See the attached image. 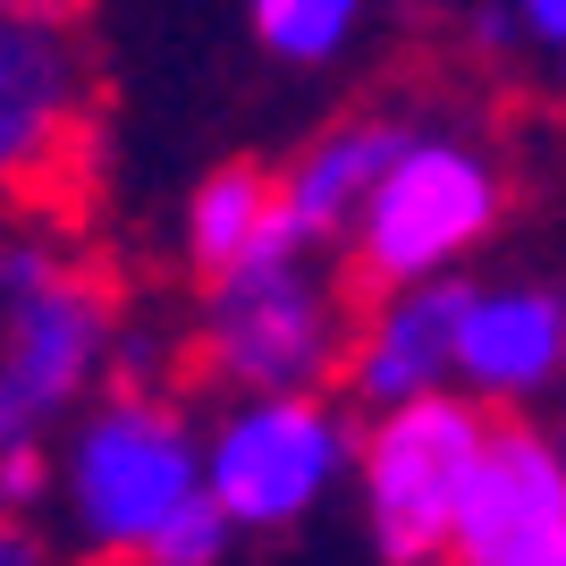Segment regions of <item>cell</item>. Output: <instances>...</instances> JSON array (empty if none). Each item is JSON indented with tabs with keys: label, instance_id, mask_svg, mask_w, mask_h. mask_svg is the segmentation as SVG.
I'll use <instances>...</instances> for the list:
<instances>
[{
	"label": "cell",
	"instance_id": "1",
	"mask_svg": "<svg viewBox=\"0 0 566 566\" xmlns=\"http://www.w3.org/2000/svg\"><path fill=\"white\" fill-rule=\"evenodd\" d=\"M127 296L76 229L0 212V423L60 431L111 389Z\"/></svg>",
	"mask_w": 566,
	"mask_h": 566
},
{
	"label": "cell",
	"instance_id": "2",
	"mask_svg": "<svg viewBox=\"0 0 566 566\" xmlns=\"http://www.w3.org/2000/svg\"><path fill=\"white\" fill-rule=\"evenodd\" d=\"M355 271L305 237H271L254 254L195 287V380L220 398L245 389H338L355 338Z\"/></svg>",
	"mask_w": 566,
	"mask_h": 566
},
{
	"label": "cell",
	"instance_id": "3",
	"mask_svg": "<svg viewBox=\"0 0 566 566\" xmlns=\"http://www.w3.org/2000/svg\"><path fill=\"white\" fill-rule=\"evenodd\" d=\"M203 491V431L187 423L178 389H102L60 431L51 507L69 516V542L102 566H144V549Z\"/></svg>",
	"mask_w": 566,
	"mask_h": 566
},
{
	"label": "cell",
	"instance_id": "4",
	"mask_svg": "<svg viewBox=\"0 0 566 566\" xmlns=\"http://www.w3.org/2000/svg\"><path fill=\"white\" fill-rule=\"evenodd\" d=\"M364 406L347 389H245L203 423V482L237 533H296V524L355 482Z\"/></svg>",
	"mask_w": 566,
	"mask_h": 566
},
{
	"label": "cell",
	"instance_id": "5",
	"mask_svg": "<svg viewBox=\"0 0 566 566\" xmlns=\"http://www.w3.org/2000/svg\"><path fill=\"white\" fill-rule=\"evenodd\" d=\"M491 415L499 406H482L473 389H431V398L364 415L355 507H364L380 566H449L457 507H465L473 457L491 440Z\"/></svg>",
	"mask_w": 566,
	"mask_h": 566
},
{
	"label": "cell",
	"instance_id": "6",
	"mask_svg": "<svg viewBox=\"0 0 566 566\" xmlns=\"http://www.w3.org/2000/svg\"><path fill=\"white\" fill-rule=\"evenodd\" d=\"M499 212H507V178H499L491 144L423 118L415 144L389 161V178L373 187L364 220H355L347 271L364 296L373 287H406V280H440L499 229Z\"/></svg>",
	"mask_w": 566,
	"mask_h": 566
},
{
	"label": "cell",
	"instance_id": "7",
	"mask_svg": "<svg viewBox=\"0 0 566 566\" xmlns=\"http://www.w3.org/2000/svg\"><path fill=\"white\" fill-rule=\"evenodd\" d=\"M94 136V51L60 9L0 18V212L51 203Z\"/></svg>",
	"mask_w": 566,
	"mask_h": 566
},
{
	"label": "cell",
	"instance_id": "8",
	"mask_svg": "<svg viewBox=\"0 0 566 566\" xmlns=\"http://www.w3.org/2000/svg\"><path fill=\"white\" fill-rule=\"evenodd\" d=\"M465 287L473 280H457V271H440V280H406V287H373L364 313H355L338 389H347L364 415L406 406V398H431V389H457Z\"/></svg>",
	"mask_w": 566,
	"mask_h": 566
},
{
	"label": "cell",
	"instance_id": "9",
	"mask_svg": "<svg viewBox=\"0 0 566 566\" xmlns=\"http://www.w3.org/2000/svg\"><path fill=\"white\" fill-rule=\"evenodd\" d=\"M566 524V449L533 415H491V440L473 457L465 507H457L449 566H516L524 549Z\"/></svg>",
	"mask_w": 566,
	"mask_h": 566
},
{
	"label": "cell",
	"instance_id": "10",
	"mask_svg": "<svg viewBox=\"0 0 566 566\" xmlns=\"http://www.w3.org/2000/svg\"><path fill=\"white\" fill-rule=\"evenodd\" d=\"M415 127H423L415 111H347V118H331L313 144H296V153L280 161V220H287V237H305V245H322V254L347 262L355 220H364L373 187L389 178V161L415 144Z\"/></svg>",
	"mask_w": 566,
	"mask_h": 566
},
{
	"label": "cell",
	"instance_id": "11",
	"mask_svg": "<svg viewBox=\"0 0 566 566\" xmlns=\"http://www.w3.org/2000/svg\"><path fill=\"white\" fill-rule=\"evenodd\" d=\"M566 380V305L558 287H465V331H457V389H473L482 406L516 415V406L558 398Z\"/></svg>",
	"mask_w": 566,
	"mask_h": 566
},
{
	"label": "cell",
	"instance_id": "12",
	"mask_svg": "<svg viewBox=\"0 0 566 566\" xmlns=\"http://www.w3.org/2000/svg\"><path fill=\"white\" fill-rule=\"evenodd\" d=\"M287 220H280V169L262 161H220L195 178L187 212H178V262H187V280H220V271H237V262L254 254V245H271Z\"/></svg>",
	"mask_w": 566,
	"mask_h": 566
},
{
	"label": "cell",
	"instance_id": "13",
	"mask_svg": "<svg viewBox=\"0 0 566 566\" xmlns=\"http://www.w3.org/2000/svg\"><path fill=\"white\" fill-rule=\"evenodd\" d=\"M373 18V0H245V25H254V43L280 60V69H338L355 51Z\"/></svg>",
	"mask_w": 566,
	"mask_h": 566
},
{
	"label": "cell",
	"instance_id": "14",
	"mask_svg": "<svg viewBox=\"0 0 566 566\" xmlns=\"http://www.w3.org/2000/svg\"><path fill=\"white\" fill-rule=\"evenodd\" d=\"M60 491V440L0 423V516H43Z\"/></svg>",
	"mask_w": 566,
	"mask_h": 566
},
{
	"label": "cell",
	"instance_id": "15",
	"mask_svg": "<svg viewBox=\"0 0 566 566\" xmlns=\"http://www.w3.org/2000/svg\"><path fill=\"white\" fill-rule=\"evenodd\" d=\"M178 373H195V347L161 331V322H118V347H111V389H178Z\"/></svg>",
	"mask_w": 566,
	"mask_h": 566
},
{
	"label": "cell",
	"instance_id": "16",
	"mask_svg": "<svg viewBox=\"0 0 566 566\" xmlns=\"http://www.w3.org/2000/svg\"><path fill=\"white\" fill-rule=\"evenodd\" d=\"M229 542H245V533H237V524H229V507H220V499L203 491V499L187 507V516H178V524L161 533V542L144 549V566H220V558H229Z\"/></svg>",
	"mask_w": 566,
	"mask_h": 566
},
{
	"label": "cell",
	"instance_id": "17",
	"mask_svg": "<svg viewBox=\"0 0 566 566\" xmlns=\"http://www.w3.org/2000/svg\"><path fill=\"white\" fill-rule=\"evenodd\" d=\"M516 43H524V18H516V0H482V9H473V51L507 60Z\"/></svg>",
	"mask_w": 566,
	"mask_h": 566
},
{
	"label": "cell",
	"instance_id": "18",
	"mask_svg": "<svg viewBox=\"0 0 566 566\" xmlns=\"http://www.w3.org/2000/svg\"><path fill=\"white\" fill-rule=\"evenodd\" d=\"M0 566H60L34 516H0Z\"/></svg>",
	"mask_w": 566,
	"mask_h": 566
},
{
	"label": "cell",
	"instance_id": "19",
	"mask_svg": "<svg viewBox=\"0 0 566 566\" xmlns=\"http://www.w3.org/2000/svg\"><path fill=\"white\" fill-rule=\"evenodd\" d=\"M516 18H524V43H566V0H516Z\"/></svg>",
	"mask_w": 566,
	"mask_h": 566
},
{
	"label": "cell",
	"instance_id": "20",
	"mask_svg": "<svg viewBox=\"0 0 566 566\" xmlns=\"http://www.w3.org/2000/svg\"><path fill=\"white\" fill-rule=\"evenodd\" d=\"M516 566H566V524H558V533H542V542L524 549V558H516Z\"/></svg>",
	"mask_w": 566,
	"mask_h": 566
},
{
	"label": "cell",
	"instance_id": "21",
	"mask_svg": "<svg viewBox=\"0 0 566 566\" xmlns=\"http://www.w3.org/2000/svg\"><path fill=\"white\" fill-rule=\"evenodd\" d=\"M549 431H558V449H566V380H558V415H549Z\"/></svg>",
	"mask_w": 566,
	"mask_h": 566
},
{
	"label": "cell",
	"instance_id": "22",
	"mask_svg": "<svg viewBox=\"0 0 566 566\" xmlns=\"http://www.w3.org/2000/svg\"><path fill=\"white\" fill-rule=\"evenodd\" d=\"M25 9H60V18H76V9H85V0H25Z\"/></svg>",
	"mask_w": 566,
	"mask_h": 566
},
{
	"label": "cell",
	"instance_id": "23",
	"mask_svg": "<svg viewBox=\"0 0 566 566\" xmlns=\"http://www.w3.org/2000/svg\"><path fill=\"white\" fill-rule=\"evenodd\" d=\"M9 9H25V0H0V18H9Z\"/></svg>",
	"mask_w": 566,
	"mask_h": 566
},
{
	"label": "cell",
	"instance_id": "24",
	"mask_svg": "<svg viewBox=\"0 0 566 566\" xmlns=\"http://www.w3.org/2000/svg\"><path fill=\"white\" fill-rule=\"evenodd\" d=\"M558 305H566V287H558Z\"/></svg>",
	"mask_w": 566,
	"mask_h": 566
},
{
	"label": "cell",
	"instance_id": "25",
	"mask_svg": "<svg viewBox=\"0 0 566 566\" xmlns=\"http://www.w3.org/2000/svg\"><path fill=\"white\" fill-rule=\"evenodd\" d=\"M558 60H566V43H558Z\"/></svg>",
	"mask_w": 566,
	"mask_h": 566
}]
</instances>
